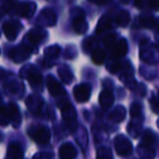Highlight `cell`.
I'll return each mask as SVG.
<instances>
[{
	"label": "cell",
	"instance_id": "obj_14",
	"mask_svg": "<svg viewBox=\"0 0 159 159\" xmlns=\"http://www.w3.org/2000/svg\"><path fill=\"white\" fill-rule=\"evenodd\" d=\"M46 85H47V89H48V92L53 97H58V96H61L64 94V89L52 75H48L47 76Z\"/></svg>",
	"mask_w": 159,
	"mask_h": 159
},
{
	"label": "cell",
	"instance_id": "obj_44",
	"mask_svg": "<svg viewBox=\"0 0 159 159\" xmlns=\"http://www.w3.org/2000/svg\"><path fill=\"white\" fill-rule=\"evenodd\" d=\"M157 126H158V128H159V119L157 120Z\"/></svg>",
	"mask_w": 159,
	"mask_h": 159
},
{
	"label": "cell",
	"instance_id": "obj_22",
	"mask_svg": "<svg viewBox=\"0 0 159 159\" xmlns=\"http://www.w3.org/2000/svg\"><path fill=\"white\" fill-rule=\"evenodd\" d=\"M137 155L141 157V159H154L155 158V149L152 146L146 145V144H139L136 148Z\"/></svg>",
	"mask_w": 159,
	"mask_h": 159
},
{
	"label": "cell",
	"instance_id": "obj_40",
	"mask_svg": "<svg viewBox=\"0 0 159 159\" xmlns=\"http://www.w3.org/2000/svg\"><path fill=\"white\" fill-rule=\"evenodd\" d=\"M154 30H155V32H156V33L159 34V19H158V20H156V23H155Z\"/></svg>",
	"mask_w": 159,
	"mask_h": 159
},
{
	"label": "cell",
	"instance_id": "obj_29",
	"mask_svg": "<svg viewBox=\"0 0 159 159\" xmlns=\"http://www.w3.org/2000/svg\"><path fill=\"white\" fill-rule=\"evenodd\" d=\"M92 60H93L94 63L98 64V66L104 63L105 60H106V52H105L104 49L102 48L94 49L93 52H92Z\"/></svg>",
	"mask_w": 159,
	"mask_h": 159
},
{
	"label": "cell",
	"instance_id": "obj_27",
	"mask_svg": "<svg viewBox=\"0 0 159 159\" xmlns=\"http://www.w3.org/2000/svg\"><path fill=\"white\" fill-rule=\"evenodd\" d=\"M134 6H136L139 9H149L154 10V11H159V0H152V1H143V0H139V1H134Z\"/></svg>",
	"mask_w": 159,
	"mask_h": 159
},
{
	"label": "cell",
	"instance_id": "obj_10",
	"mask_svg": "<svg viewBox=\"0 0 159 159\" xmlns=\"http://www.w3.org/2000/svg\"><path fill=\"white\" fill-rule=\"evenodd\" d=\"M32 53L33 52H32V51L30 50L26 46H24V45H20V46L11 49V50H10L9 56L13 62H16V63H21V62L26 61V60L31 57Z\"/></svg>",
	"mask_w": 159,
	"mask_h": 159
},
{
	"label": "cell",
	"instance_id": "obj_24",
	"mask_svg": "<svg viewBox=\"0 0 159 159\" xmlns=\"http://www.w3.org/2000/svg\"><path fill=\"white\" fill-rule=\"evenodd\" d=\"M6 159H24V154L18 143H11L7 150V158Z\"/></svg>",
	"mask_w": 159,
	"mask_h": 159
},
{
	"label": "cell",
	"instance_id": "obj_17",
	"mask_svg": "<svg viewBox=\"0 0 159 159\" xmlns=\"http://www.w3.org/2000/svg\"><path fill=\"white\" fill-rule=\"evenodd\" d=\"M128 52V42L124 38H121L118 43H116V45L113 46L112 49V56L111 59L119 60V58H122L126 55Z\"/></svg>",
	"mask_w": 159,
	"mask_h": 159
},
{
	"label": "cell",
	"instance_id": "obj_19",
	"mask_svg": "<svg viewBox=\"0 0 159 159\" xmlns=\"http://www.w3.org/2000/svg\"><path fill=\"white\" fill-rule=\"evenodd\" d=\"M98 100H99V104L102 108L108 109V108H110L113 105V102H115V96H113L112 92H111L110 89H104V91L99 94Z\"/></svg>",
	"mask_w": 159,
	"mask_h": 159
},
{
	"label": "cell",
	"instance_id": "obj_21",
	"mask_svg": "<svg viewBox=\"0 0 159 159\" xmlns=\"http://www.w3.org/2000/svg\"><path fill=\"white\" fill-rule=\"evenodd\" d=\"M142 125H143V123H142V118H139V119H131V122L128 124V126H126L128 133L133 139H136V137H139V134H141Z\"/></svg>",
	"mask_w": 159,
	"mask_h": 159
},
{
	"label": "cell",
	"instance_id": "obj_13",
	"mask_svg": "<svg viewBox=\"0 0 159 159\" xmlns=\"http://www.w3.org/2000/svg\"><path fill=\"white\" fill-rule=\"evenodd\" d=\"M6 111H7L8 118H9L10 123L12 124L14 129H18L21 124V113L20 109L18 108L14 102H10L6 106Z\"/></svg>",
	"mask_w": 159,
	"mask_h": 159
},
{
	"label": "cell",
	"instance_id": "obj_34",
	"mask_svg": "<svg viewBox=\"0 0 159 159\" xmlns=\"http://www.w3.org/2000/svg\"><path fill=\"white\" fill-rule=\"evenodd\" d=\"M122 68V63L119 60L116 59H110L107 62V69L110 73H117L119 70H121Z\"/></svg>",
	"mask_w": 159,
	"mask_h": 159
},
{
	"label": "cell",
	"instance_id": "obj_11",
	"mask_svg": "<svg viewBox=\"0 0 159 159\" xmlns=\"http://www.w3.org/2000/svg\"><path fill=\"white\" fill-rule=\"evenodd\" d=\"M25 105H26L27 110L33 115H39L44 108V99L38 95H30L25 99Z\"/></svg>",
	"mask_w": 159,
	"mask_h": 159
},
{
	"label": "cell",
	"instance_id": "obj_37",
	"mask_svg": "<svg viewBox=\"0 0 159 159\" xmlns=\"http://www.w3.org/2000/svg\"><path fill=\"white\" fill-rule=\"evenodd\" d=\"M10 123L9 118H8L7 111H6V106H2L0 109V125L7 126Z\"/></svg>",
	"mask_w": 159,
	"mask_h": 159
},
{
	"label": "cell",
	"instance_id": "obj_42",
	"mask_svg": "<svg viewBox=\"0 0 159 159\" xmlns=\"http://www.w3.org/2000/svg\"><path fill=\"white\" fill-rule=\"evenodd\" d=\"M91 2L95 3V5H107V3H109V1H91Z\"/></svg>",
	"mask_w": 159,
	"mask_h": 159
},
{
	"label": "cell",
	"instance_id": "obj_46",
	"mask_svg": "<svg viewBox=\"0 0 159 159\" xmlns=\"http://www.w3.org/2000/svg\"><path fill=\"white\" fill-rule=\"evenodd\" d=\"M158 98H159V92H158Z\"/></svg>",
	"mask_w": 159,
	"mask_h": 159
},
{
	"label": "cell",
	"instance_id": "obj_12",
	"mask_svg": "<svg viewBox=\"0 0 159 159\" xmlns=\"http://www.w3.org/2000/svg\"><path fill=\"white\" fill-rule=\"evenodd\" d=\"M73 95L77 102H86L91 98V86L89 84H79L73 89Z\"/></svg>",
	"mask_w": 159,
	"mask_h": 159
},
{
	"label": "cell",
	"instance_id": "obj_3",
	"mask_svg": "<svg viewBox=\"0 0 159 159\" xmlns=\"http://www.w3.org/2000/svg\"><path fill=\"white\" fill-rule=\"evenodd\" d=\"M47 37V33L42 29V27H35L27 32V34L23 38L22 45L26 46L32 52H37L38 46L40 43H43Z\"/></svg>",
	"mask_w": 159,
	"mask_h": 159
},
{
	"label": "cell",
	"instance_id": "obj_18",
	"mask_svg": "<svg viewBox=\"0 0 159 159\" xmlns=\"http://www.w3.org/2000/svg\"><path fill=\"white\" fill-rule=\"evenodd\" d=\"M76 155V148L71 143H64L59 148V159H75Z\"/></svg>",
	"mask_w": 159,
	"mask_h": 159
},
{
	"label": "cell",
	"instance_id": "obj_1",
	"mask_svg": "<svg viewBox=\"0 0 159 159\" xmlns=\"http://www.w3.org/2000/svg\"><path fill=\"white\" fill-rule=\"evenodd\" d=\"M58 107L61 111L62 119L64 120L66 126L70 131H75L77 128V117L73 105L66 98H61L58 102Z\"/></svg>",
	"mask_w": 159,
	"mask_h": 159
},
{
	"label": "cell",
	"instance_id": "obj_28",
	"mask_svg": "<svg viewBox=\"0 0 159 159\" xmlns=\"http://www.w3.org/2000/svg\"><path fill=\"white\" fill-rule=\"evenodd\" d=\"M139 22L141 27H143V29H154L156 20L154 16H149V14H142L139 18Z\"/></svg>",
	"mask_w": 159,
	"mask_h": 159
},
{
	"label": "cell",
	"instance_id": "obj_30",
	"mask_svg": "<svg viewBox=\"0 0 159 159\" xmlns=\"http://www.w3.org/2000/svg\"><path fill=\"white\" fill-rule=\"evenodd\" d=\"M130 20H131L130 13H129L128 11H125V10L120 11L119 13L117 14V16H116V22L121 27H125L126 25L130 23Z\"/></svg>",
	"mask_w": 159,
	"mask_h": 159
},
{
	"label": "cell",
	"instance_id": "obj_9",
	"mask_svg": "<svg viewBox=\"0 0 159 159\" xmlns=\"http://www.w3.org/2000/svg\"><path fill=\"white\" fill-rule=\"evenodd\" d=\"M36 23H37L38 26L42 27V29H43V26L51 27L57 23V16H56V13L51 9L45 8V9H43L42 11H40Z\"/></svg>",
	"mask_w": 159,
	"mask_h": 159
},
{
	"label": "cell",
	"instance_id": "obj_7",
	"mask_svg": "<svg viewBox=\"0 0 159 159\" xmlns=\"http://www.w3.org/2000/svg\"><path fill=\"white\" fill-rule=\"evenodd\" d=\"M36 3L32 2V1H29V2H19L16 3L12 9L13 13L16 16H22V18L25 19H30L34 16L36 11Z\"/></svg>",
	"mask_w": 159,
	"mask_h": 159
},
{
	"label": "cell",
	"instance_id": "obj_43",
	"mask_svg": "<svg viewBox=\"0 0 159 159\" xmlns=\"http://www.w3.org/2000/svg\"><path fill=\"white\" fill-rule=\"evenodd\" d=\"M2 107V98H1V94H0V109Z\"/></svg>",
	"mask_w": 159,
	"mask_h": 159
},
{
	"label": "cell",
	"instance_id": "obj_25",
	"mask_svg": "<svg viewBox=\"0 0 159 159\" xmlns=\"http://www.w3.org/2000/svg\"><path fill=\"white\" fill-rule=\"evenodd\" d=\"M125 115H126V110L123 106H117L111 113L109 115V120L111 122H116V123H119V122L123 121L125 119Z\"/></svg>",
	"mask_w": 159,
	"mask_h": 159
},
{
	"label": "cell",
	"instance_id": "obj_2",
	"mask_svg": "<svg viewBox=\"0 0 159 159\" xmlns=\"http://www.w3.org/2000/svg\"><path fill=\"white\" fill-rule=\"evenodd\" d=\"M20 76L22 79H25L29 81L30 85L33 89L37 92L43 91V86H44V80L40 74V72L32 64H27V66H23L21 69Z\"/></svg>",
	"mask_w": 159,
	"mask_h": 159
},
{
	"label": "cell",
	"instance_id": "obj_15",
	"mask_svg": "<svg viewBox=\"0 0 159 159\" xmlns=\"http://www.w3.org/2000/svg\"><path fill=\"white\" fill-rule=\"evenodd\" d=\"M72 27L73 31L76 34L80 35H83L87 32L89 30V24L86 22V19H85L84 14H81V16H76L72 21Z\"/></svg>",
	"mask_w": 159,
	"mask_h": 159
},
{
	"label": "cell",
	"instance_id": "obj_32",
	"mask_svg": "<svg viewBox=\"0 0 159 159\" xmlns=\"http://www.w3.org/2000/svg\"><path fill=\"white\" fill-rule=\"evenodd\" d=\"M156 135L154 134L152 130H146L143 134V139H142V143L146 144V145H150L152 146L156 143Z\"/></svg>",
	"mask_w": 159,
	"mask_h": 159
},
{
	"label": "cell",
	"instance_id": "obj_16",
	"mask_svg": "<svg viewBox=\"0 0 159 159\" xmlns=\"http://www.w3.org/2000/svg\"><path fill=\"white\" fill-rule=\"evenodd\" d=\"M60 52H61V48H60L58 45H53V46L47 47L44 51L45 62L47 63V66H52L53 61L60 56Z\"/></svg>",
	"mask_w": 159,
	"mask_h": 159
},
{
	"label": "cell",
	"instance_id": "obj_31",
	"mask_svg": "<svg viewBox=\"0 0 159 159\" xmlns=\"http://www.w3.org/2000/svg\"><path fill=\"white\" fill-rule=\"evenodd\" d=\"M111 27V20L110 18L104 16L102 19L99 20L97 24V27H96V33L97 34H102L104 32H106L107 30H109Z\"/></svg>",
	"mask_w": 159,
	"mask_h": 159
},
{
	"label": "cell",
	"instance_id": "obj_35",
	"mask_svg": "<svg viewBox=\"0 0 159 159\" xmlns=\"http://www.w3.org/2000/svg\"><path fill=\"white\" fill-rule=\"evenodd\" d=\"M131 119H139L142 118V107L139 104L134 102V104L131 105V110H130Z\"/></svg>",
	"mask_w": 159,
	"mask_h": 159
},
{
	"label": "cell",
	"instance_id": "obj_6",
	"mask_svg": "<svg viewBox=\"0 0 159 159\" xmlns=\"http://www.w3.org/2000/svg\"><path fill=\"white\" fill-rule=\"evenodd\" d=\"M113 145H115V149L119 156H130L133 152V146L130 139H126L124 135L119 134L115 137L113 141Z\"/></svg>",
	"mask_w": 159,
	"mask_h": 159
},
{
	"label": "cell",
	"instance_id": "obj_23",
	"mask_svg": "<svg viewBox=\"0 0 159 159\" xmlns=\"http://www.w3.org/2000/svg\"><path fill=\"white\" fill-rule=\"evenodd\" d=\"M131 66L128 64V69H124L123 70V73L120 75V80H121L122 82L126 85L130 89H134L135 86H136V82H135L134 80V76H133V72Z\"/></svg>",
	"mask_w": 159,
	"mask_h": 159
},
{
	"label": "cell",
	"instance_id": "obj_20",
	"mask_svg": "<svg viewBox=\"0 0 159 159\" xmlns=\"http://www.w3.org/2000/svg\"><path fill=\"white\" fill-rule=\"evenodd\" d=\"M5 89L9 94L20 96L23 93V91H24V85L20 81H18V80H11V81H8L5 84Z\"/></svg>",
	"mask_w": 159,
	"mask_h": 159
},
{
	"label": "cell",
	"instance_id": "obj_36",
	"mask_svg": "<svg viewBox=\"0 0 159 159\" xmlns=\"http://www.w3.org/2000/svg\"><path fill=\"white\" fill-rule=\"evenodd\" d=\"M102 43L107 48H111L116 45V34H108L102 38Z\"/></svg>",
	"mask_w": 159,
	"mask_h": 159
},
{
	"label": "cell",
	"instance_id": "obj_26",
	"mask_svg": "<svg viewBox=\"0 0 159 159\" xmlns=\"http://www.w3.org/2000/svg\"><path fill=\"white\" fill-rule=\"evenodd\" d=\"M58 74H59L60 79L62 80V82L64 84H71L74 79V75H73L72 71L70 70L68 66H62L58 69Z\"/></svg>",
	"mask_w": 159,
	"mask_h": 159
},
{
	"label": "cell",
	"instance_id": "obj_38",
	"mask_svg": "<svg viewBox=\"0 0 159 159\" xmlns=\"http://www.w3.org/2000/svg\"><path fill=\"white\" fill-rule=\"evenodd\" d=\"M32 159H55V155L50 152H39L34 155Z\"/></svg>",
	"mask_w": 159,
	"mask_h": 159
},
{
	"label": "cell",
	"instance_id": "obj_5",
	"mask_svg": "<svg viewBox=\"0 0 159 159\" xmlns=\"http://www.w3.org/2000/svg\"><path fill=\"white\" fill-rule=\"evenodd\" d=\"M139 58L144 62L149 64H156L159 62V53L154 46L150 45L147 39H144L139 47Z\"/></svg>",
	"mask_w": 159,
	"mask_h": 159
},
{
	"label": "cell",
	"instance_id": "obj_39",
	"mask_svg": "<svg viewBox=\"0 0 159 159\" xmlns=\"http://www.w3.org/2000/svg\"><path fill=\"white\" fill-rule=\"evenodd\" d=\"M150 106H152V109L155 112L159 113V98L152 96V99H150Z\"/></svg>",
	"mask_w": 159,
	"mask_h": 159
},
{
	"label": "cell",
	"instance_id": "obj_41",
	"mask_svg": "<svg viewBox=\"0 0 159 159\" xmlns=\"http://www.w3.org/2000/svg\"><path fill=\"white\" fill-rule=\"evenodd\" d=\"M6 75H7V73H6V71L3 70L2 68H0V80L3 79V77H5Z\"/></svg>",
	"mask_w": 159,
	"mask_h": 159
},
{
	"label": "cell",
	"instance_id": "obj_8",
	"mask_svg": "<svg viewBox=\"0 0 159 159\" xmlns=\"http://www.w3.org/2000/svg\"><path fill=\"white\" fill-rule=\"evenodd\" d=\"M22 30V24L19 22L16 19H12V20L6 21L2 25V31L3 34L6 35V37L9 40H14L18 36L19 32Z\"/></svg>",
	"mask_w": 159,
	"mask_h": 159
},
{
	"label": "cell",
	"instance_id": "obj_45",
	"mask_svg": "<svg viewBox=\"0 0 159 159\" xmlns=\"http://www.w3.org/2000/svg\"><path fill=\"white\" fill-rule=\"evenodd\" d=\"M157 48H158V49H159V44H158V46H157Z\"/></svg>",
	"mask_w": 159,
	"mask_h": 159
},
{
	"label": "cell",
	"instance_id": "obj_33",
	"mask_svg": "<svg viewBox=\"0 0 159 159\" xmlns=\"http://www.w3.org/2000/svg\"><path fill=\"white\" fill-rule=\"evenodd\" d=\"M97 159H113L112 158V152L108 147H100L97 149L96 152Z\"/></svg>",
	"mask_w": 159,
	"mask_h": 159
},
{
	"label": "cell",
	"instance_id": "obj_4",
	"mask_svg": "<svg viewBox=\"0 0 159 159\" xmlns=\"http://www.w3.org/2000/svg\"><path fill=\"white\" fill-rule=\"evenodd\" d=\"M27 134L34 142L39 145H46L50 141V131L44 125H31L27 129Z\"/></svg>",
	"mask_w": 159,
	"mask_h": 159
}]
</instances>
